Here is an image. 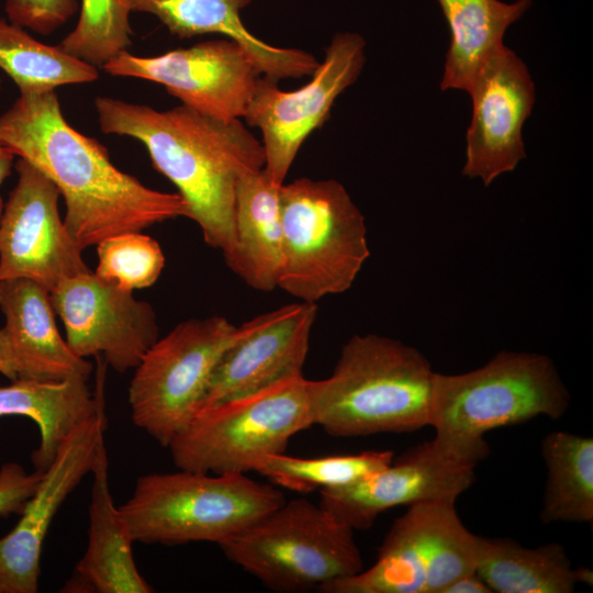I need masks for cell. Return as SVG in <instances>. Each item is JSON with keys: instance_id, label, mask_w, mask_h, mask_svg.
Masks as SVG:
<instances>
[{"instance_id": "cell-1", "label": "cell", "mask_w": 593, "mask_h": 593, "mask_svg": "<svg viewBox=\"0 0 593 593\" xmlns=\"http://www.w3.org/2000/svg\"><path fill=\"white\" fill-rule=\"evenodd\" d=\"M0 142L56 186L66 206L65 226L81 249L114 235L189 219L179 193L150 189L121 171L102 144L69 125L55 90L20 93L0 114Z\"/></svg>"}, {"instance_id": "cell-2", "label": "cell", "mask_w": 593, "mask_h": 593, "mask_svg": "<svg viewBox=\"0 0 593 593\" xmlns=\"http://www.w3.org/2000/svg\"><path fill=\"white\" fill-rule=\"evenodd\" d=\"M100 130L139 141L153 167L189 208L204 242L226 259L235 242L238 180L265 167V150L240 120L223 121L187 105L158 111L111 97L94 100Z\"/></svg>"}, {"instance_id": "cell-3", "label": "cell", "mask_w": 593, "mask_h": 593, "mask_svg": "<svg viewBox=\"0 0 593 593\" xmlns=\"http://www.w3.org/2000/svg\"><path fill=\"white\" fill-rule=\"evenodd\" d=\"M436 373L419 350L401 340L354 335L332 374L310 380L314 425L334 437L429 426Z\"/></svg>"}, {"instance_id": "cell-4", "label": "cell", "mask_w": 593, "mask_h": 593, "mask_svg": "<svg viewBox=\"0 0 593 593\" xmlns=\"http://www.w3.org/2000/svg\"><path fill=\"white\" fill-rule=\"evenodd\" d=\"M570 400L551 358L502 350L474 370L436 373L432 441L447 456L477 467L490 451L486 433L537 416L560 418Z\"/></svg>"}, {"instance_id": "cell-5", "label": "cell", "mask_w": 593, "mask_h": 593, "mask_svg": "<svg viewBox=\"0 0 593 593\" xmlns=\"http://www.w3.org/2000/svg\"><path fill=\"white\" fill-rule=\"evenodd\" d=\"M284 501L275 485L245 473L179 469L138 477L131 497L118 508L134 542L220 546Z\"/></svg>"}, {"instance_id": "cell-6", "label": "cell", "mask_w": 593, "mask_h": 593, "mask_svg": "<svg viewBox=\"0 0 593 593\" xmlns=\"http://www.w3.org/2000/svg\"><path fill=\"white\" fill-rule=\"evenodd\" d=\"M283 261L278 288L304 302L351 288L370 255L365 216L334 179L299 178L279 190Z\"/></svg>"}, {"instance_id": "cell-7", "label": "cell", "mask_w": 593, "mask_h": 593, "mask_svg": "<svg viewBox=\"0 0 593 593\" xmlns=\"http://www.w3.org/2000/svg\"><path fill=\"white\" fill-rule=\"evenodd\" d=\"M220 547L277 592L320 589L363 569L354 530L305 499L284 501Z\"/></svg>"}, {"instance_id": "cell-8", "label": "cell", "mask_w": 593, "mask_h": 593, "mask_svg": "<svg viewBox=\"0 0 593 593\" xmlns=\"http://www.w3.org/2000/svg\"><path fill=\"white\" fill-rule=\"evenodd\" d=\"M309 384L298 376L200 411L169 443L174 463L214 474L254 471L262 458L284 452L294 435L314 425Z\"/></svg>"}, {"instance_id": "cell-9", "label": "cell", "mask_w": 593, "mask_h": 593, "mask_svg": "<svg viewBox=\"0 0 593 593\" xmlns=\"http://www.w3.org/2000/svg\"><path fill=\"white\" fill-rule=\"evenodd\" d=\"M242 333V325L213 315L179 323L157 339L128 385L133 423L168 447L199 413L220 358Z\"/></svg>"}, {"instance_id": "cell-10", "label": "cell", "mask_w": 593, "mask_h": 593, "mask_svg": "<svg viewBox=\"0 0 593 593\" xmlns=\"http://www.w3.org/2000/svg\"><path fill=\"white\" fill-rule=\"evenodd\" d=\"M365 46L358 33L335 34L311 80L293 91L259 77L244 119L262 134L264 169L275 183H284L305 139L327 120L337 97L358 79Z\"/></svg>"}, {"instance_id": "cell-11", "label": "cell", "mask_w": 593, "mask_h": 593, "mask_svg": "<svg viewBox=\"0 0 593 593\" xmlns=\"http://www.w3.org/2000/svg\"><path fill=\"white\" fill-rule=\"evenodd\" d=\"M102 69L111 76L159 83L183 105L223 121L244 119L261 76L248 53L227 37L157 56L123 51Z\"/></svg>"}, {"instance_id": "cell-12", "label": "cell", "mask_w": 593, "mask_h": 593, "mask_svg": "<svg viewBox=\"0 0 593 593\" xmlns=\"http://www.w3.org/2000/svg\"><path fill=\"white\" fill-rule=\"evenodd\" d=\"M0 219V281L26 278L51 292L90 269L60 217L56 186L23 158Z\"/></svg>"}, {"instance_id": "cell-13", "label": "cell", "mask_w": 593, "mask_h": 593, "mask_svg": "<svg viewBox=\"0 0 593 593\" xmlns=\"http://www.w3.org/2000/svg\"><path fill=\"white\" fill-rule=\"evenodd\" d=\"M49 299L69 348L85 359L101 356L118 372L135 369L158 339L154 307L91 270L63 280Z\"/></svg>"}, {"instance_id": "cell-14", "label": "cell", "mask_w": 593, "mask_h": 593, "mask_svg": "<svg viewBox=\"0 0 593 593\" xmlns=\"http://www.w3.org/2000/svg\"><path fill=\"white\" fill-rule=\"evenodd\" d=\"M469 93L473 108L462 174L488 187L526 156L522 128L535 86L523 60L503 44L483 64Z\"/></svg>"}, {"instance_id": "cell-15", "label": "cell", "mask_w": 593, "mask_h": 593, "mask_svg": "<svg viewBox=\"0 0 593 593\" xmlns=\"http://www.w3.org/2000/svg\"><path fill=\"white\" fill-rule=\"evenodd\" d=\"M316 315L315 303L301 301L242 324V335L212 373L200 411L303 376Z\"/></svg>"}, {"instance_id": "cell-16", "label": "cell", "mask_w": 593, "mask_h": 593, "mask_svg": "<svg viewBox=\"0 0 593 593\" xmlns=\"http://www.w3.org/2000/svg\"><path fill=\"white\" fill-rule=\"evenodd\" d=\"M474 469L430 440L355 484L320 491L318 504L353 530L368 529L380 514L396 506L456 503L474 482Z\"/></svg>"}, {"instance_id": "cell-17", "label": "cell", "mask_w": 593, "mask_h": 593, "mask_svg": "<svg viewBox=\"0 0 593 593\" xmlns=\"http://www.w3.org/2000/svg\"><path fill=\"white\" fill-rule=\"evenodd\" d=\"M105 428L102 409L66 437L18 524L0 538V593L37 592L48 528L66 497L91 472Z\"/></svg>"}, {"instance_id": "cell-18", "label": "cell", "mask_w": 593, "mask_h": 593, "mask_svg": "<svg viewBox=\"0 0 593 593\" xmlns=\"http://www.w3.org/2000/svg\"><path fill=\"white\" fill-rule=\"evenodd\" d=\"M253 0H122L130 12L155 15L168 31L184 40L222 34L237 42L261 76L279 81L311 76L320 61L300 48L276 47L253 35L239 13Z\"/></svg>"}, {"instance_id": "cell-19", "label": "cell", "mask_w": 593, "mask_h": 593, "mask_svg": "<svg viewBox=\"0 0 593 593\" xmlns=\"http://www.w3.org/2000/svg\"><path fill=\"white\" fill-rule=\"evenodd\" d=\"M89 538L85 555L63 592L150 593L153 588L136 567L132 544L109 483V460L104 439L91 469Z\"/></svg>"}, {"instance_id": "cell-20", "label": "cell", "mask_w": 593, "mask_h": 593, "mask_svg": "<svg viewBox=\"0 0 593 593\" xmlns=\"http://www.w3.org/2000/svg\"><path fill=\"white\" fill-rule=\"evenodd\" d=\"M93 391L88 377L63 380L16 379L0 387V417L25 416L40 430V445L32 452L34 470L46 471L66 437L82 422L104 409L105 361L98 357Z\"/></svg>"}, {"instance_id": "cell-21", "label": "cell", "mask_w": 593, "mask_h": 593, "mask_svg": "<svg viewBox=\"0 0 593 593\" xmlns=\"http://www.w3.org/2000/svg\"><path fill=\"white\" fill-rule=\"evenodd\" d=\"M0 310L24 379L90 377L92 363L77 356L59 334L49 292L43 286L26 278L0 281Z\"/></svg>"}, {"instance_id": "cell-22", "label": "cell", "mask_w": 593, "mask_h": 593, "mask_svg": "<svg viewBox=\"0 0 593 593\" xmlns=\"http://www.w3.org/2000/svg\"><path fill=\"white\" fill-rule=\"evenodd\" d=\"M265 169L238 180L235 201V242L224 259L250 288H278L283 261V231L279 190Z\"/></svg>"}, {"instance_id": "cell-23", "label": "cell", "mask_w": 593, "mask_h": 593, "mask_svg": "<svg viewBox=\"0 0 593 593\" xmlns=\"http://www.w3.org/2000/svg\"><path fill=\"white\" fill-rule=\"evenodd\" d=\"M450 30L441 90L470 91L486 59L503 45L506 29L532 5L533 0H437Z\"/></svg>"}, {"instance_id": "cell-24", "label": "cell", "mask_w": 593, "mask_h": 593, "mask_svg": "<svg viewBox=\"0 0 593 593\" xmlns=\"http://www.w3.org/2000/svg\"><path fill=\"white\" fill-rule=\"evenodd\" d=\"M426 503L410 505L398 517L367 570L321 586L323 593H425Z\"/></svg>"}, {"instance_id": "cell-25", "label": "cell", "mask_w": 593, "mask_h": 593, "mask_svg": "<svg viewBox=\"0 0 593 593\" xmlns=\"http://www.w3.org/2000/svg\"><path fill=\"white\" fill-rule=\"evenodd\" d=\"M475 571L497 593H571L578 584L558 542L526 548L511 538L479 536Z\"/></svg>"}, {"instance_id": "cell-26", "label": "cell", "mask_w": 593, "mask_h": 593, "mask_svg": "<svg viewBox=\"0 0 593 593\" xmlns=\"http://www.w3.org/2000/svg\"><path fill=\"white\" fill-rule=\"evenodd\" d=\"M547 480L540 518L542 523L593 522V438L566 430L541 440Z\"/></svg>"}, {"instance_id": "cell-27", "label": "cell", "mask_w": 593, "mask_h": 593, "mask_svg": "<svg viewBox=\"0 0 593 593\" xmlns=\"http://www.w3.org/2000/svg\"><path fill=\"white\" fill-rule=\"evenodd\" d=\"M0 69L18 86L20 93H40L66 85L93 82L98 68L63 51L44 44L23 27L0 19Z\"/></svg>"}, {"instance_id": "cell-28", "label": "cell", "mask_w": 593, "mask_h": 593, "mask_svg": "<svg viewBox=\"0 0 593 593\" xmlns=\"http://www.w3.org/2000/svg\"><path fill=\"white\" fill-rule=\"evenodd\" d=\"M393 457L390 450H368L320 458H299L282 452L262 458L254 471L275 485L310 493L355 484L390 465Z\"/></svg>"}, {"instance_id": "cell-29", "label": "cell", "mask_w": 593, "mask_h": 593, "mask_svg": "<svg viewBox=\"0 0 593 593\" xmlns=\"http://www.w3.org/2000/svg\"><path fill=\"white\" fill-rule=\"evenodd\" d=\"M479 536L459 518L455 502L427 505L425 593H443L458 578L475 572Z\"/></svg>"}, {"instance_id": "cell-30", "label": "cell", "mask_w": 593, "mask_h": 593, "mask_svg": "<svg viewBox=\"0 0 593 593\" xmlns=\"http://www.w3.org/2000/svg\"><path fill=\"white\" fill-rule=\"evenodd\" d=\"M130 13L122 0H81L76 26L58 45L71 56L102 68L132 44Z\"/></svg>"}, {"instance_id": "cell-31", "label": "cell", "mask_w": 593, "mask_h": 593, "mask_svg": "<svg viewBox=\"0 0 593 593\" xmlns=\"http://www.w3.org/2000/svg\"><path fill=\"white\" fill-rule=\"evenodd\" d=\"M97 255L94 273L132 292L153 286L165 266L159 244L142 232L104 238L97 245Z\"/></svg>"}, {"instance_id": "cell-32", "label": "cell", "mask_w": 593, "mask_h": 593, "mask_svg": "<svg viewBox=\"0 0 593 593\" xmlns=\"http://www.w3.org/2000/svg\"><path fill=\"white\" fill-rule=\"evenodd\" d=\"M8 20L23 29L48 35L78 10V0H5Z\"/></svg>"}, {"instance_id": "cell-33", "label": "cell", "mask_w": 593, "mask_h": 593, "mask_svg": "<svg viewBox=\"0 0 593 593\" xmlns=\"http://www.w3.org/2000/svg\"><path fill=\"white\" fill-rule=\"evenodd\" d=\"M42 471L34 470L29 473L15 463H4L0 468V517L7 518L11 514H21L26 502L36 491Z\"/></svg>"}, {"instance_id": "cell-34", "label": "cell", "mask_w": 593, "mask_h": 593, "mask_svg": "<svg viewBox=\"0 0 593 593\" xmlns=\"http://www.w3.org/2000/svg\"><path fill=\"white\" fill-rule=\"evenodd\" d=\"M0 373L11 381L25 378L23 365L3 327L0 329Z\"/></svg>"}, {"instance_id": "cell-35", "label": "cell", "mask_w": 593, "mask_h": 593, "mask_svg": "<svg viewBox=\"0 0 593 593\" xmlns=\"http://www.w3.org/2000/svg\"><path fill=\"white\" fill-rule=\"evenodd\" d=\"M443 593H492V590L475 571L458 578Z\"/></svg>"}, {"instance_id": "cell-36", "label": "cell", "mask_w": 593, "mask_h": 593, "mask_svg": "<svg viewBox=\"0 0 593 593\" xmlns=\"http://www.w3.org/2000/svg\"><path fill=\"white\" fill-rule=\"evenodd\" d=\"M14 158V153L0 142V184L10 176Z\"/></svg>"}, {"instance_id": "cell-37", "label": "cell", "mask_w": 593, "mask_h": 593, "mask_svg": "<svg viewBox=\"0 0 593 593\" xmlns=\"http://www.w3.org/2000/svg\"><path fill=\"white\" fill-rule=\"evenodd\" d=\"M577 583L593 584V571L585 567L574 568Z\"/></svg>"}, {"instance_id": "cell-38", "label": "cell", "mask_w": 593, "mask_h": 593, "mask_svg": "<svg viewBox=\"0 0 593 593\" xmlns=\"http://www.w3.org/2000/svg\"><path fill=\"white\" fill-rule=\"evenodd\" d=\"M3 206H4V203H3V200H2V198L0 195V219H1V215H2Z\"/></svg>"}, {"instance_id": "cell-39", "label": "cell", "mask_w": 593, "mask_h": 593, "mask_svg": "<svg viewBox=\"0 0 593 593\" xmlns=\"http://www.w3.org/2000/svg\"><path fill=\"white\" fill-rule=\"evenodd\" d=\"M0 89H1V79H0Z\"/></svg>"}]
</instances>
